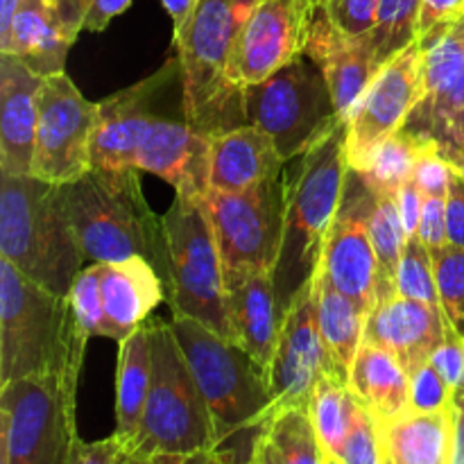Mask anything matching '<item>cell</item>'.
<instances>
[{
    "instance_id": "6da1fadb",
    "label": "cell",
    "mask_w": 464,
    "mask_h": 464,
    "mask_svg": "<svg viewBox=\"0 0 464 464\" xmlns=\"http://www.w3.org/2000/svg\"><path fill=\"white\" fill-rule=\"evenodd\" d=\"M288 163H293V168L284 175V238L272 267L281 322L320 270L326 234L338 213L349 168L344 154V122H340L308 152Z\"/></svg>"
},
{
    "instance_id": "7a4b0ae2",
    "label": "cell",
    "mask_w": 464,
    "mask_h": 464,
    "mask_svg": "<svg viewBox=\"0 0 464 464\" xmlns=\"http://www.w3.org/2000/svg\"><path fill=\"white\" fill-rule=\"evenodd\" d=\"M86 343L71 299L0 258V388L32 376H62L77 383Z\"/></svg>"
},
{
    "instance_id": "3957f363",
    "label": "cell",
    "mask_w": 464,
    "mask_h": 464,
    "mask_svg": "<svg viewBox=\"0 0 464 464\" xmlns=\"http://www.w3.org/2000/svg\"><path fill=\"white\" fill-rule=\"evenodd\" d=\"M0 258L68 297L86 256L63 186L34 175H0Z\"/></svg>"
},
{
    "instance_id": "277c9868",
    "label": "cell",
    "mask_w": 464,
    "mask_h": 464,
    "mask_svg": "<svg viewBox=\"0 0 464 464\" xmlns=\"http://www.w3.org/2000/svg\"><path fill=\"white\" fill-rule=\"evenodd\" d=\"M258 3L198 0L186 25L175 34L184 118L211 139L247 125L245 91L229 80V62L236 39Z\"/></svg>"
},
{
    "instance_id": "5b68a950",
    "label": "cell",
    "mask_w": 464,
    "mask_h": 464,
    "mask_svg": "<svg viewBox=\"0 0 464 464\" xmlns=\"http://www.w3.org/2000/svg\"><path fill=\"white\" fill-rule=\"evenodd\" d=\"M139 168H91L63 186L68 213L84 256L93 263H118L143 256L166 276V236L140 188Z\"/></svg>"
},
{
    "instance_id": "8992f818",
    "label": "cell",
    "mask_w": 464,
    "mask_h": 464,
    "mask_svg": "<svg viewBox=\"0 0 464 464\" xmlns=\"http://www.w3.org/2000/svg\"><path fill=\"white\" fill-rule=\"evenodd\" d=\"M195 381L207 399L218 447L247 430H261L275 412L270 379L240 344L190 317H172Z\"/></svg>"
},
{
    "instance_id": "52a82bcc",
    "label": "cell",
    "mask_w": 464,
    "mask_h": 464,
    "mask_svg": "<svg viewBox=\"0 0 464 464\" xmlns=\"http://www.w3.org/2000/svg\"><path fill=\"white\" fill-rule=\"evenodd\" d=\"M163 222L166 299L172 317H190L234 340L225 290V266L202 199L177 195Z\"/></svg>"
},
{
    "instance_id": "ba28073f",
    "label": "cell",
    "mask_w": 464,
    "mask_h": 464,
    "mask_svg": "<svg viewBox=\"0 0 464 464\" xmlns=\"http://www.w3.org/2000/svg\"><path fill=\"white\" fill-rule=\"evenodd\" d=\"M218 447L207 399L170 324L152 322V385L134 451L188 456Z\"/></svg>"
},
{
    "instance_id": "9c48e42d",
    "label": "cell",
    "mask_w": 464,
    "mask_h": 464,
    "mask_svg": "<svg viewBox=\"0 0 464 464\" xmlns=\"http://www.w3.org/2000/svg\"><path fill=\"white\" fill-rule=\"evenodd\" d=\"M243 98L247 122L272 136L285 163L344 122L335 111L324 72L308 54H299L267 80L247 86Z\"/></svg>"
},
{
    "instance_id": "30bf717a",
    "label": "cell",
    "mask_w": 464,
    "mask_h": 464,
    "mask_svg": "<svg viewBox=\"0 0 464 464\" xmlns=\"http://www.w3.org/2000/svg\"><path fill=\"white\" fill-rule=\"evenodd\" d=\"M75 381L32 376L0 388V464H68L75 430Z\"/></svg>"
},
{
    "instance_id": "8fae6325",
    "label": "cell",
    "mask_w": 464,
    "mask_h": 464,
    "mask_svg": "<svg viewBox=\"0 0 464 464\" xmlns=\"http://www.w3.org/2000/svg\"><path fill=\"white\" fill-rule=\"evenodd\" d=\"M202 202L216 231L222 266L275 267L285 222L284 175L238 193L211 188Z\"/></svg>"
},
{
    "instance_id": "7c38bea8",
    "label": "cell",
    "mask_w": 464,
    "mask_h": 464,
    "mask_svg": "<svg viewBox=\"0 0 464 464\" xmlns=\"http://www.w3.org/2000/svg\"><path fill=\"white\" fill-rule=\"evenodd\" d=\"M95 125L98 102H89L66 72L44 77L32 175L57 186L84 177L93 168Z\"/></svg>"
},
{
    "instance_id": "4fadbf2b",
    "label": "cell",
    "mask_w": 464,
    "mask_h": 464,
    "mask_svg": "<svg viewBox=\"0 0 464 464\" xmlns=\"http://www.w3.org/2000/svg\"><path fill=\"white\" fill-rule=\"evenodd\" d=\"M424 53L420 39L385 63L344 118L347 166L365 170L376 150L403 130L424 95Z\"/></svg>"
},
{
    "instance_id": "5bb4252c",
    "label": "cell",
    "mask_w": 464,
    "mask_h": 464,
    "mask_svg": "<svg viewBox=\"0 0 464 464\" xmlns=\"http://www.w3.org/2000/svg\"><path fill=\"white\" fill-rule=\"evenodd\" d=\"M376 190L365 175L347 168L331 229L326 234L320 272L367 315L379 302V261L370 236V216Z\"/></svg>"
},
{
    "instance_id": "9a60e30c",
    "label": "cell",
    "mask_w": 464,
    "mask_h": 464,
    "mask_svg": "<svg viewBox=\"0 0 464 464\" xmlns=\"http://www.w3.org/2000/svg\"><path fill=\"white\" fill-rule=\"evenodd\" d=\"M324 376L349 383L322 340L320 324H317L315 285L311 284L295 299L288 315L281 322L270 367L275 411H284V408L308 411L317 383Z\"/></svg>"
},
{
    "instance_id": "2e32d148",
    "label": "cell",
    "mask_w": 464,
    "mask_h": 464,
    "mask_svg": "<svg viewBox=\"0 0 464 464\" xmlns=\"http://www.w3.org/2000/svg\"><path fill=\"white\" fill-rule=\"evenodd\" d=\"M313 12L311 0H261L236 39L229 80L245 91L304 54Z\"/></svg>"
},
{
    "instance_id": "e0dca14e",
    "label": "cell",
    "mask_w": 464,
    "mask_h": 464,
    "mask_svg": "<svg viewBox=\"0 0 464 464\" xmlns=\"http://www.w3.org/2000/svg\"><path fill=\"white\" fill-rule=\"evenodd\" d=\"M175 72H179V68L170 62L148 80L98 102V125L91 145L93 168H107V170L136 168L140 143L159 118L154 116L150 104L159 91L166 89Z\"/></svg>"
},
{
    "instance_id": "ac0fdd59",
    "label": "cell",
    "mask_w": 464,
    "mask_h": 464,
    "mask_svg": "<svg viewBox=\"0 0 464 464\" xmlns=\"http://www.w3.org/2000/svg\"><path fill=\"white\" fill-rule=\"evenodd\" d=\"M304 54H308L324 72L335 111L343 121L381 71L376 62L374 34H344L331 23L322 5L313 12Z\"/></svg>"
},
{
    "instance_id": "d6986e66",
    "label": "cell",
    "mask_w": 464,
    "mask_h": 464,
    "mask_svg": "<svg viewBox=\"0 0 464 464\" xmlns=\"http://www.w3.org/2000/svg\"><path fill=\"white\" fill-rule=\"evenodd\" d=\"M136 168L161 177L181 198L202 199L211 190V136L186 121L157 118L140 143Z\"/></svg>"
},
{
    "instance_id": "ffe728a7",
    "label": "cell",
    "mask_w": 464,
    "mask_h": 464,
    "mask_svg": "<svg viewBox=\"0 0 464 464\" xmlns=\"http://www.w3.org/2000/svg\"><path fill=\"white\" fill-rule=\"evenodd\" d=\"M225 290L236 344H240L270 379L281 331L272 270L254 266L225 267Z\"/></svg>"
},
{
    "instance_id": "44dd1931",
    "label": "cell",
    "mask_w": 464,
    "mask_h": 464,
    "mask_svg": "<svg viewBox=\"0 0 464 464\" xmlns=\"http://www.w3.org/2000/svg\"><path fill=\"white\" fill-rule=\"evenodd\" d=\"M424 53V95L412 109L406 127L453 125L464 111V36L462 23H447L420 36Z\"/></svg>"
},
{
    "instance_id": "7402d4cb",
    "label": "cell",
    "mask_w": 464,
    "mask_h": 464,
    "mask_svg": "<svg viewBox=\"0 0 464 464\" xmlns=\"http://www.w3.org/2000/svg\"><path fill=\"white\" fill-rule=\"evenodd\" d=\"M447 324L442 308L394 295L372 308L362 343L392 352L412 374L442 344Z\"/></svg>"
},
{
    "instance_id": "603a6c76",
    "label": "cell",
    "mask_w": 464,
    "mask_h": 464,
    "mask_svg": "<svg viewBox=\"0 0 464 464\" xmlns=\"http://www.w3.org/2000/svg\"><path fill=\"white\" fill-rule=\"evenodd\" d=\"M44 77L0 53V175H32Z\"/></svg>"
},
{
    "instance_id": "cb8c5ba5",
    "label": "cell",
    "mask_w": 464,
    "mask_h": 464,
    "mask_svg": "<svg viewBox=\"0 0 464 464\" xmlns=\"http://www.w3.org/2000/svg\"><path fill=\"white\" fill-rule=\"evenodd\" d=\"M107 338L122 343L145 324L150 313L166 299V284L157 267L143 256L118 263H98Z\"/></svg>"
},
{
    "instance_id": "d4e9b609",
    "label": "cell",
    "mask_w": 464,
    "mask_h": 464,
    "mask_svg": "<svg viewBox=\"0 0 464 464\" xmlns=\"http://www.w3.org/2000/svg\"><path fill=\"white\" fill-rule=\"evenodd\" d=\"M285 161L258 125H240L211 139V188L238 193L281 177Z\"/></svg>"
},
{
    "instance_id": "484cf974",
    "label": "cell",
    "mask_w": 464,
    "mask_h": 464,
    "mask_svg": "<svg viewBox=\"0 0 464 464\" xmlns=\"http://www.w3.org/2000/svg\"><path fill=\"white\" fill-rule=\"evenodd\" d=\"M75 44L63 25L54 0H21L7 34L0 39V53L21 59L36 75L63 72L68 50Z\"/></svg>"
},
{
    "instance_id": "4316f807",
    "label": "cell",
    "mask_w": 464,
    "mask_h": 464,
    "mask_svg": "<svg viewBox=\"0 0 464 464\" xmlns=\"http://www.w3.org/2000/svg\"><path fill=\"white\" fill-rule=\"evenodd\" d=\"M456 406L438 412L408 411L381 426L385 464H453Z\"/></svg>"
},
{
    "instance_id": "83f0119b",
    "label": "cell",
    "mask_w": 464,
    "mask_h": 464,
    "mask_svg": "<svg viewBox=\"0 0 464 464\" xmlns=\"http://www.w3.org/2000/svg\"><path fill=\"white\" fill-rule=\"evenodd\" d=\"M349 388L381 426L411 411V372L392 352L362 343L349 374Z\"/></svg>"
},
{
    "instance_id": "f1b7e54d",
    "label": "cell",
    "mask_w": 464,
    "mask_h": 464,
    "mask_svg": "<svg viewBox=\"0 0 464 464\" xmlns=\"http://www.w3.org/2000/svg\"><path fill=\"white\" fill-rule=\"evenodd\" d=\"M118 344L121 352H118L116 370V433L113 435L131 453L152 385V322H145Z\"/></svg>"
},
{
    "instance_id": "f546056e",
    "label": "cell",
    "mask_w": 464,
    "mask_h": 464,
    "mask_svg": "<svg viewBox=\"0 0 464 464\" xmlns=\"http://www.w3.org/2000/svg\"><path fill=\"white\" fill-rule=\"evenodd\" d=\"M313 285H315L317 324H320L322 340L338 370L349 379L358 349L362 347L367 313L361 311L353 299L340 293L320 270L313 279Z\"/></svg>"
},
{
    "instance_id": "4dcf8cb0",
    "label": "cell",
    "mask_w": 464,
    "mask_h": 464,
    "mask_svg": "<svg viewBox=\"0 0 464 464\" xmlns=\"http://www.w3.org/2000/svg\"><path fill=\"white\" fill-rule=\"evenodd\" d=\"M254 447L270 464H322L324 460V449L311 412L304 408L272 412L266 426L258 430Z\"/></svg>"
},
{
    "instance_id": "1f68e13d",
    "label": "cell",
    "mask_w": 464,
    "mask_h": 464,
    "mask_svg": "<svg viewBox=\"0 0 464 464\" xmlns=\"http://www.w3.org/2000/svg\"><path fill=\"white\" fill-rule=\"evenodd\" d=\"M370 236L379 261V302L394 297L401 254L406 249L408 234L399 216L397 195L376 190L374 207L370 216ZM376 302V304H379Z\"/></svg>"
},
{
    "instance_id": "d6a6232c",
    "label": "cell",
    "mask_w": 464,
    "mask_h": 464,
    "mask_svg": "<svg viewBox=\"0 0 464 464\" xmlns=\"http://www.w3.org/2000/svg\"><path fill=\"white\" fill-rule=\"evenodd\" d=\"M356 406L358 397L344 381L324 376L317 383L308 412H311V420L315 424L317 438H320L324 451L335 456L343 449L344 440L352 430Z\"/></svg>"
},
{
    "instance_id": "836d02e7",
    "label": "cell",
    "mask_w": 464,
    "mask_h": 464,
    "mask_svg": "<svg viewBox=\"0 0 464 464\" xmlns=\"http://www.w3.org/2000/svg\"><path fill=\"white\" fill-rule=\"evenodd\" d=\"M435 140L417 136L408 130H399L381 145L372 157L370 166L361 170L365 175L367 184L379 193L397 195L403 184L412 179L415 161L421 150Z\"/></svg>"
},
{
    "instance_id": "e575fe53",
    "label": "cell",
    "mask_w": 464,
    "mask_h": 464,
    "mask_svg": "<svg viewBox=\"0 0 464 464\" xmlns=\"http://www.w3.org/2000/svg\"><path fill=\"white\" fill-rule=\"evenodd\" d=\"M421 0H381L379 16L374 27L376 62L383 68L401 54L408 45L420 39L417 25H420Z\"/></svg>"
},
{
    "instance_id": "d590c367",
    "label": "cell",
    "mask_w": 464,
    "mask_h": 464,
    "mask_svg": "<svg viewBox=\"0 0 464 464\" xmlns=\"http://www.w3.org/2000/svg\"><path fill=\"white\" fill-rule=\"evenodd\" d=\"M397 293L401 297L415 299V302L429 304L433 308L440 306L438 281H435L433 256L429 247L420 240V236H408L406 249L401 254L397 275Z\"/></svg>"
},
{
    "instance_id": "8d00e7d4",
    "label": "cell",
    "mask_w": 464,
    "mask_h": 464,
    "mask_svg": "<svg viewBox=\"0 0 464 464\" xmlns=\"http://www.w3.org/2000/svg\"><path fill=\"white\" fill-rule=\"evenodd\" d=\"M430 256L444 317L458 334L464 335V247L447 245Z\"/></svg>"
},
{
    "instance_id": "74e56055",
    "label": "cell",
    "mask_w": 464,
    "mask_h": 464,
    "mask_svg": "<svg viewBox=\"0 0 464 464\" xmlns=\"http://www.w3.org/2000/svg\"><path fill=\"white\" fill-rule=\"evenodd\" d=\"M71 299L72 313H75L77 326H80V334L86 340H91L93 335H109L107 317H104V304H102V290H100V266L93 263L91 267L77 275V279L72 281V288L68 293Z\"/></svg>"
},
{
    "instance_id": "f35d334b",
    "label": "cell",
    "mask_w": 464,
    "mask_h": 464,
    "mask_svg": "<svg viewBox=\"0 0 464 464\" xmlns=\"http://www.w3.org/2000/svg\"><path fill=\"white\" fill-rule=\"evenodd\" d=\"M343 464H385L383 430L376 417L358 401L353 424L343 449L335 453Z\"/></svg>"
},
{
    "instance_id": "ab89813d",
    "label": "cell",
    "mask_w": 464,
    "mask_h": 464,
    "mask_svg": "<svg viewBox=\"0 0 464 464\" xmlns=\"http://www.w3.org/2000/svg\"><path fill=\"white\" fill-rule=\"evenodd\" d=\"M456 406L451 388L433 362H426L411 374V411L438 412Z\"/></svg>"
},
{
    "instance_id": "60d3db41",
    "label": "cell",
    "mask_w": 464,
    "mask_h": 464,
    "mask_svg": "<svg viewBox=\"0 0 464 464\" xmlns=\"http://www.w3.org/2000/svg\"><path fill=\"white\" fill-rule=\"evenodd\" d=\"M381 0H326V16L344 34L362 36L374 32Z\"/></svg>"
},
{
    "instance_id": "b9f144b4",
    "label": "cell",
    "mask_w": 464,
    "mask_h": 464,
    "mask_svg": "<svg viewBox=\"0 0 464 464\" xmlns=\"http://www.w3.org/2000/svg\"><path fill=\"white\" fill-rule=\"evenodd\" d=\"M453 166L440 152L438 143H429L420 152L412 170V181L420 186L424 198H447Z\"/></svg>"
},
{
    "instance_id": "7bdbcfd3",
    "label": "cell",
    "mask_w": 464,
    "mask_h": 464,
    "mask_svg": "<svg viewBox=\"0 0 464 464\" xmlns=\"http://www.w3.org/2000/svg\"><path fill=\"white\" fill-rule=\"evenodd\" d=\"M430 362L447 381L453 397L460 399L464 394V335L458 334L451 324H447V335L430 356Z\"/></svg>"
},
{
    "instance_id": "ee69618b",
    "label": "cell",
    "mask_w": 464,
    "mask_h": 464,
    "mask_svg": "<svg viewBox=\"0 0 464 464\" xmlns=\"http://www.w3.org/2000/svg\"><path fill=\"white\" fill-rule=\"evenodd\" d=\"M130 456L131 453L116 435L98 440V442H84V440L75 438L68 464H122Z\"/></svg>"
},
{
    "instance_id": "f6af8a7d",
    "label": "cell",
    "mask_w": 464,
    "mask_h": 464,
    "mask_svg": "<svg viewBox=\"0 0 464 464\" xmlns=\"http://www.w3.org/2000/svg\"><path fill=\"white\" fill-rule=\"evenodd\" d=\"M417 236L429 247L430 254L447 247V198H426Z\"/></svg>"
},
{
    "instance_id": "bcb514c9",
    "label": "cell",
    "mask_w": 464,
    "mask_h": 464,
    "mask_svg": "<svg viewBox=\"0 0 464 464\" xmlns=\"http://www.w3.org/2000/svg\"><path fill=\"white\" fill-rule=\"evenodd\" d=\"M447 236L449 245L464 247V172L456 168L447 193Z\"/></svg>"
},
{
    "instance_id": "7dc6e473",
    "label": "cell",
    "mask_w": 464,
    "mask_h": 464,
    "mask_svg": "<svg viewBox=\"0 0 464 464\" xmlns=\"http://www.w3.org/2000/svg\"><path fill=\"white\" fill-rule=\"evenodd\" d=\"M464 16V0H421L417 34L424 36L430 30L447 23H456Z\"/></svg>"
},
{
    "instance_id": "c3c4849f",
    "label": "cell",
    "mask_w": 464,
    "mask_h": 464,
    "mask_svg": "<svg viewBox=\"0 0 464 464\" xmlns=\"http://www.w3.org/2000/svg\"><path fill=\"white\" fill-rule=\"evenodd\" d=\"M424 202H426L424 193H421L420 186H417L412 179L399 188L397 207H399V216H401V222H403V227H406L408 236H415L417 229H420Z\"/></svg>"
},
{
    "instance_id": "681fc988",
    "label": "cell",
    "mask_w": 464,
    "mask_h": 464,
    "mask_svg": "<svg viewBox=\"0 0 464 464\" xmlns=\"http://www.w3.org/2000/svg\"><path fill=\"white\" fill-rule=\"evenodd\" d=\"M134 0H93L84 18L86 32H102L116 16H121Z\"/></svg>"
},
{
    "instance_id": "f907efd6",
    "label": "cell",
    "mask_w": 464,
    "mask_h": 464,
    "mask_svg": "<svg viewBox=\"0 0 464 464\" xmlns=\"http://www.w3.org/2000/svg\"><path fill=\"white\" fill-rule=\"evenodd\" d=\"M442 154H444V159H447V161L456 168V170L464 172V111H462L460 121H458L456 130H453L451 140H449L447 148L442 150Z\"/></svg>"
},
{
    "instance_id": "816d5d0a",
    "label": "cell",
    "mask_w": 464,
    "mask_h": 464,
    "mask_svg": "<svg viewBox=\"0 0 464 464\" xmlns=\"http://www.w3.org/2000/svg\"><path fill=\"white\" fill-rule=\"evenodd\" d=\"M195 3H198V0H161V5L166 7V12L170 14L172 18L175 34L177 32H181V27L186 25V21H188L190 14H193Z\"/></svg>"
},
{
    "instance_id": "f5cc1de1",
    "label": "cell",
    "mask_w": 464,
    "mask_h": 464,
    "mask_svg": "<svg viewBox=\"0 0 464 464\" xmlns=\"http://www.w3.org/2000/svg\"><path fill=\"white\" fill-rule=\"evenodd\" d=\"M181 464H231L229 458L220 451V447L213 449H202V451H195L184 456Z\"/></svg>"
},
{
    "instance_id": "db71d44e",
    "label": "cell",
    "mask_w": 464,
    "mask_h": 464,
    "mask_svg": "<svg viewBox=\"0 0 464 464\" xmlns=\"http://www.w3.org/2000/svg\"><path fill=\"white\" fill-rule=\"evenodd\" d=\"M184 456H170V453H154V456H143V453H131L122 464H181Z\"/></svg>"
},
{
    "instance_id": "11a10c76",
    "label": "cell",
    "mask_w": 464,
    "mask_h": 464,
    "mask_svg": "<svg viewBox=\"0 0 464 464\" xmlns=\"http://www.w3.org/2000/svg\"><path fill=\"white\" fill-rule=\"evenodd\" d=\"M18 3H21V0H0V39L9 32V25H12V18Z\"/></svg>"
},
{
    "instance_id": "9f6ffc18",
    "label": "cell",
    "mask_w": 464,
    "mask_h": 464,
    "mask_svg": "<svg viewBox=\"0 0 464 464\" xmlns=\"http://www.w3.org/2000/svg\"><path fill=\"white\" fill-rule=\"evenodd\" d=\"M456 435H460V438H464V394L460 399H456Z\"/></svg>"
},
{
    "instance_id": "6f0895ef",
    "label": "cell",
    "mask_w": 464,
    "mask_h": 464,
    "mask_svg": "<svg viewBox=\"0 0 464 464\" xmlns=\"http://www.w3.org/2000/svg\"><path fill=\"white\" fill-rule=\"evenodd\" d=\"M245 464H270V462H267L266 456H263V453L258 451V449L252 444V451H249V458H247V462H245Z\"/></svg>"
},
{
    "instance_id": "680465c9",
    "label": "cell",
    "mask_w": 464,
    "mask_h": 464,
    "mask_svg": "<svg viewBox=\"0 0 464 464\" xmlns=\"http://www.w3.org/2000/svg\"><path fill=\"white\" fill-rule=\"evenodd\" d=\"M322 464H343V462H340V458H335L334 453L324 451V460H322Z\"/></svg>"
},
{
    "instance_id": "91938a15",
    "label": "cell",
    "mask_w": 464,
    "mask_h": 464,
    "mask_svg": "<svg viewBox=\"0 0 464 464\" xmlns=\"http://www.w3.org/2000/svg\"><path fill=\"white\" fill-rule=\"evenodd\" d=\"M324 3H326V0H311L313 7H317V5H324Z\"/></svg>"
},
{
    "instance_id": "94428289",
    "label": "cell",
    "mask_w": 464,
    "mask_h": 464,
    "mask_svg": "<svg viewBox=\"0 0 464 464\" xmlns=\"http://www.w3.org/2000/svg\"><path fill=\"white\" fill-rule=\"evenodd\" d=\"M460 23H462V36H464V16L460 18Z\"/></svg>"
}]
</instances>
